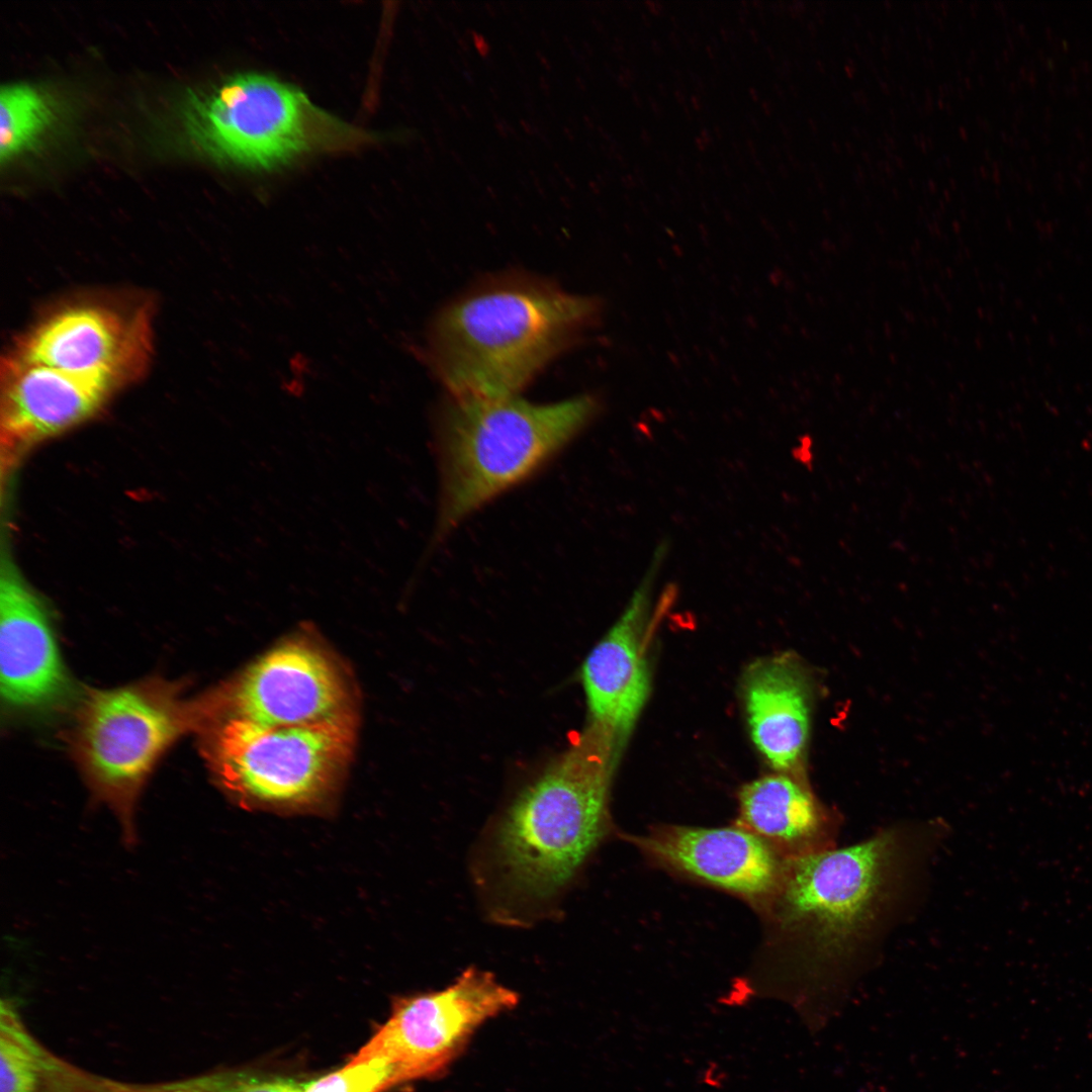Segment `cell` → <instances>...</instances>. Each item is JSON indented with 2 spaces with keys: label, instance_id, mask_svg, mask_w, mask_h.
Returning <instances> with one entry per match:
<instances>
[{
  "label": "cell",
  "instance_id": "52a82bcc",
  "mask_svg": "<svg viewBox=\"0 0 1092 1092\" xmlns=\"http://www.w3.org/2000/svg\"><path fill=\"white\" fill-rule=\"evenodd\" d=\"M184 115L189 135L203 153L253 170L373 140L314 105L297 87L257 73L238 74L190 93Z\"/></svg>",
  "mask_w": 1092,
  "mask_h": 1092
},
{
  "label": "cell",
  "instance_id": "d6986e66",
  "mask_svg": "<svg viewBox=\"0 0 1092 1092\" xmlns=\"http://www.w3.org/2000/svg\"><path fill=\"white\" fill-rule=\"evenodd\" d=\"M302 1086L281 1078L225 1073L163 1083L119 1082L114 1092H300Z\"/></svg>",
  "mask_w": 1092,
  "mask_h": 1092
},
{
  "label": "cell",
  "instance_id": "9a60e30c",
  "mask_svg": "<svg viewBox=\"0 0 1092 1092\" xmlns=\"http://www.w3.org/2000/svg\"><path fill=\"white\" fill-rule=\"evenodd\" d=\"M744 700L757 749L778 770L801 759L810 722L809 688L799 666L781 657L761 661L747 673Z\"/></svg>",
  "mask_w": 1092,
  "mask_h": 1092
},
{
  "label": "cell",
  "instance_id": "5b68a950",
  "mask_svg": "<svg viewBox=\"0 0 1092 1092\" xmlns=\"http://www.w3.org/2000/svg\"><path fill=\"white\" fill-rule=\"evenodd\" d=\"M203 753L220 789L242 808L281 813L324 809L352 758L356 716L293 725L215 721Z\"/></svg>",
  "mask_w": 1092,
  "mask_h": 1092
},
{
  "label": "cell",
  "instance_id": "9c48e42d",
  "mask_svg": "<svg viewBox=\"0 0 1092 1092\" xmlns=\"http://www.w3.org/2000/svg\"><path fill=\"white\" fill-rule=\"evenodd\" d=\"M518 1003V993L492 972L470 966L441 990L395 999L388 1019L355 1058L387 1061L400 1083L437 1076L479 1027Z\"/></svg>",
  "mask_w": 1092,
  "mask_h": 1092
},
{
  "label": "cell",
  "instance_id": "ffe728a7",
  "mask_svg": "<svg viewBox=\"0 0 1092 1092\" xmlns=\"http://www.w3.org/2000/svg\"><path fill=\"white\" fill-rule=\"evenodd\" d=\"M400 1084L394 1067L379 1058H353L343 1068L303 1084L300 1092H383Z\"/></svg>",
  "mask_w": 1092,
  "mask_h": 1092
},
{
  "label": "cell",
  "instance_id": "2e32d148",
  "mask_svg": "<svg viewBox=\"0 0 1092 1092\" xmlns=\"http://www.w3.org/2000/svg\"><path fill=\"white\" fill-rule=\"evenodd\" d=\"M739 826L790 857L833 848L837 829L813 796L792 779L767 776L739 793Z\"/></svg>",
  "mask_w": 1092,
  "mask_h": 1092
},
{
  "label": "cell",
  "instance_id": "7a4b0ae2",
  "mask_svg": "<svg viewBox=\"0 0 1092 1092\" xmlns=\"http://www.w3.org/2000/svg\"><path fill=\"white\" fill-rule=\"evenodd\" d=\"M602 309L599 298L533 279L490 283L437 315L429 362L453 400L516 396Z\"/></svg>",
  "mask_w": 1092,
  "mask_h": 1092
},
{
  "label": "cell",
  "instance_id": "e0dca14e",
  "mask_svg": "<svg viewBox=\"0 0 1092 1092\" xmlns=\"http://www.w3.org/2000/svg\"><path fill=\"white\" fill-rule=\"evenodd\" d=\"M92 1076L47 1051L2 1002L0 1092H89Z\"/></svg>",
  "mask_w": 1092,
  "mask_h": 1092
},
{
  "label": "cell",
  "instance_id": "ac0fdd59",
  "mask_svg": "<svg viewBox=\"0 0 1092 1092\" xmlns=\"http://www.w3.org/2000/svg\"><path fill=\"white\" fill-rule=\"evenodd\" d=\"M0 109L2 163L30 147L54 117L48 98L34 87L21 83L2 87Z\"/></svg>",
  "mask_w": 1092,
  "mask_h": 1092
},
{
  "label": "cell",
  "instance_id": "5bb4252c",
  "mask_svg": "<svg viewBox=\"0 0 1092 1092\" xmlns=\"http://www.w3.org/2000/svg\"><path fill=\"white\" fill-rule=\"evenodd\" d=\"M629 839L657 864L760 909L776 893L786 861L775 846L739 825L662 826Z\"/></svg>",
  "mask_w": 1092,
  "mask_h": 1092
},
{
  "label": "cell",
  "instance_id": "3957f363",
  "mask_svg": "<svg viewBox=\"0 0 1092 1092\" xmlns=\"http://www.w3.org/2000/svg\"><path fill=\"white\" fill-rule=\"evenodd\" d=\"M901 852L900 834L888 831L845 848L786 857L761 910L794 980L817 984L851 962L891 897Z\"/></svg>",
  "mask_w": 1092,
  "mask_h": 1092
},
{
  "label": "cell",
  "instance_id": "30bf717a",
  "mask_svg": "<svg viewBox=\"0 0 1092 1092\" xmlns=\"http://www.w3.org/2000/svg\"><path fill=\"white\" fill-rule=\"evenodd\" d=\"M150 301L82 299L40 316L7 353L24 361L100 377L118 389L139 380L153 353Z\"/></svg>",
  "mask_w": 1092,
  "mask_h": 1092
},
{
  "label": "cell",
  "instance_id": "8992f818",
  "mask_svg": "<svg viewBox=\"0 0 1092 1092\" xmlns=\"http://www.w3.org/2000/svg\"><path fill=\"white\" fill-rule=\"evenodd\" d=\"M205 721L203 696L186 699L178 684L161 678L91 691L82 700L73 754L93 796L118 818L128 844L135 840V804L155 765Z\"/></svg>",
  "mask_w": 1092,
  "mask_h": 1092
},
{
  "label": "cell",
  "instance_id": "7c38bea8",
  "mask_svg": "<svg viewBox=\"0 0 1092 1092\" xmlns=\"http://www.w3.org/2000/svg\"><path fill=\"white\" fill-rule=\"evenodd\" d=\"M667 550L666 542L655 549L649 567L623 614L590 650L581 668L590 726L619 751L650 691L645 639L652 587Z\"/></svg>",
  "mask_w": 1092,
  "mask_h": 1092
},
{
  "label": "cell",
  "instance_id": "ba28073f",
  "mask_svg": "<svg viewBox=\"0 0 1092 1092\" xmlns=\"http://www.w3.org/2000/svg\"><path fill=\"white\" fill-rule=\"evenodd\" d=\"M204 698L206 726L230 718L278 726L356 716L346 671L307 633L281 641Z\"/></svg>",
  "mask_w": 1092,
  "mask_h": 1092
},
{
  "label": "cell",
  "instance_id": "8fae6325",
  "mask_svg": "<svg viewBox=\"0 0 1092 1092\" xmlns=\"http://www.w3.org/2000/svg\"><path fill=\"white\" fill-rule=\"evenodd\" d=\"M0 671L9 712L46 715L75 699L49 609L6 559L0 576Z\"/></svg>",
  "mask_w": 1092,
  "mask_h": 1092
},
{
  "label": "cell",
  "instance_id": "277c9868",
  "mask_svg": "<svg viewBox=\"0 0 1092 1092\" xmlns=\"http://www.w3.org/2000/svg\"><path fill=\"white\" fill-rule=\"evenodd\" d=\"M600 408L601 401L593 394L553 403H534L518 395L454 400L439 438L438 534L532 475Z\"/></svg>",
  "mask_w": 1092,
  "mask_h": 1092
},
{
  "label": "cell",
  "instance_id": "6da1fadb",
  "mask_svg": "<svg viewBox=\"0 0 1092 1092\" xmlns=\"http://www.w3.org/2000/svg\"><path fill=\"white\" fill-rule=\"evenodd\" d=\"M618 752L590 726L480 833L469 871L489 921L526 927L559 915L611 832L609 795Z\"/></svg>",
  "mask_w": 1092,
  "mask_h": 1092
},
{
  "label": "cell",
  "instance_id": "4fadbf2b",
  "mask_svg": "<svg viewBox=\"0 0 1092 1092\" xmlns=\"http://www.w3.org/2000/svg\"><path fill=\"white\" fill-rule=\"evenodd\" d=\"M0 390L2 464L9 470L37 443L96 415L118 388L100 377L7 353L1 360Z\"/></svg>",
  "mask_w": 1092,
  "mask_h": 1092
}]
</instances>
